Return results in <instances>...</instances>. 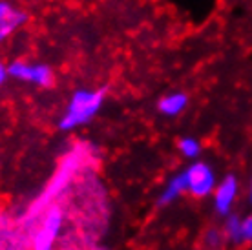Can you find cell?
Wrapping results in <instances>:
<instances>
[{
  "label": "cell",
  "instance_id": "6da1fadb",
  "mask_svg": "<svg viewBox=\"0 0 252 250\" xmlns=\"http://www.w3.org/2000/svg\"><path fill=\"white\" fill-rule=\"evenodd\" d=\"M92 159H94V146H90L88 143H77L75 146L61 159L57 172L51 177V181L48 183V187L44 188V192L33 201V205L30 207V210H28V221L33 223L37 218H40L46 208L50 207V205H53V203L71 187V183H73V179L77 177V174H79Z\"/></svg>",
  "mask_w": 252,
  "mask_h": 250
},
{
  "label": "cell",
  "instance_id": "7a4b0ae2",
  "mask_svg": "<svg viewBox=\"0 0 252 250\" xmlns=\"http://www.w3.org/2000/svg\"><path fill=\"white\" fill-rule=\"evenodd\" d=\"M106 90H77L71 95L63 117L59 119V130L71 131L94 119L102 108Z\"/></svg>",
  "mask_w": 252,
  "mask_h": 250
},
{
  "label": "cell",
  "instance_id": "3957f363",
  "mask_svg": "<svg viewBox=\"0 0 252 250\" xmlns=\"http://www.w3.org/2000/svg\"><path fill=\"white\" fill-rule=\"evenodd\" d=\"M64 226V210L53 203L46 208L32 234V250H53Z\"/></svg>",
  "mask_w": 252,
  "mask_h": 250
},
{
  "label": "cell",
  "instance_id": "277c9868",
  "mask_svg": "<svg viewBox=\"0 0 252 250\" xmlns=\"http://www.w3.org/2000/svg\"><path fill=\"white\" fill-rule=\"evenodd\" d=\"M187 175V185H189V194L197 199H205L210 194H214L218 179H216V172L205 161H194L189 164V168H185Z\"/></svg>",
  "mask_w": 252,
  "mask_h": 250
},
{
  "label": "cell",
  "instance_id": "5b68a950",
  "mask_svg": "<svg viewBox=\"0 0 252 250\" xmlns=\"http://www.w3.org/2000/svg\"><path fill=\"white\" fill-rule=\"evenodd\" d=\"M7 73L19 81L32 82L35 86L50 88L55 82V75L46 64H28L24 61H13L7 64Z\"/></svg>",
  "mask_w": 252,
  "mask_h": 250
},
{
  "label": "cell",
  "instance_id": "8992f818",
  "mask_svg": "<svg viewBox=\"0 0 252 250\" xmlns=\"http://www.w3.org/2000/svg\"><path fill=\"white\" fill-rule=\"evenodd\" d=\"M238 192H240V183L236 179V175H225L218 185H216L214 190V210L220 216H225L227 218L228 214L232 212V207L236 203V197H238Z\"/></svg>",
  "mask_w": 252,
  "mask_h": 250
},
{
  "label": "cell",
  "instance_id": "52a82bcc",
  "mask_svg": "<svg viewBox=\"0 0 252 250\" xmlns=\"http://www.w3.org/2000/svg\"><path fill=\"white\" fill-rule=\"evenodd\" d=\"M189 192V185H187V175H185V170L179 172V174L172 175L168 183L164 185V188L161 190V194L158 197V205L159 207H166V205H172L174 201H177L183 194Z\"/></svg>",
  "mask_w": 252,
  "mask_h": 250
},
{
  "label": "cell",
  "instance_id": "ba28073f",
  "mask_svg": "<svg viewBox=\"0 0 252 250\" xmlns=\"http://www.w3.org/2000/svg\"><path fill=\"white\" fill-rule=\"evenodd\" d=\"M189 104V97L183 92H174V94L164 95L163 99H159L158 110L166 117H176L183 112Z\"/></svg>",
  "mask_w": 252,
  "mask_h": 250
},
{
  "label": "cell",
  "instance_id": "9c48e42d",
  "mask_svg": "<svg viewBox=\"0 0 252 250\" xmlns=\"http://www.w3.org/2000/svg\"><path fill=\"white\" fill-rule=\"evenodd\" d=\"M28 20V15L20 9H11L9 15L6 17V20L0 24V40H6L9 35H13V31L20 28Z\"/></svg>",
  "mask_w": 252,
  "mask_h": 250
},
{
  "label": "cell",
  "instance_id": "30bf717a",
  "mask_svg": "<svg viewBox=\"0 0 252 250\" xmlns=\"http://www.w3.org/2000/svg\"><path fill=\"white\" fill-rule=\"evenodd\" d=\"M177 150H179V154H181L185 159L194 161V159H197V157L201 156L203 146L195 137H181L179 143H177Z\"/></svg>",
  "mask_w": 252,
  "mask_h": 250
},
{
  "label": "cell",
  "instance_id": "8fae6325",
  "mask_svg": "<svg viewBox=\"0 0 252 250\" xmlns=\"http://www.w3.org/2000/svg\"><path fill=\"white\" fill-rule=\"evenodd\" d=\"M223 234L232 243H243V239H241V218L234 216V214H228Z\"/></svg>",
  "mask_w": 252,
  "mask_h": 250
},
{
  "label": "cell",
  "instance_id": "7c38bea8",
  "mask_svg": "<svg viewBox=\"0 0 252 250\" xmlns=\"http://www.w3.org/2000/svg\"><path fill=\"white\" fill-rule=\"evenodd\" d=\"M241 239L243 243H251L252 241V214L241 219Z\"/></svg>",
  "mask_w": 252,
  "mask_h": 250
},
{
  "label": "cell",
  "instance_id": "4fadbf2b",
  "mask_svg": "<svg viewBox=\"0 0 252 250\" xmlns=\"http://www.w3.org/2000/svg\"><path fill=\"white\" fill-rule=\"evenodd\" d=\"M205 241H207L208 247H220V241H221V234L218 230H208L207 236H205Z\"/></svg>",
  "mask_w": 252,
  "mask_h": 250
},
{
  "label": "cell",
  "instance_id": "5bb4252c",
  "mask_svg": "<svg viewBox=\"0 0 252 250\" xmlns=\"http://www.w3.org/2000/svg\"><path fill=\"white\" fill-rule=\"evenodd\" d=\"M13 7L7 4V2H0V24L6 20V17L9 15V11H11Z\"/></svg>",
  "mask_w": 252,
  "mask_h": 250
},
{
  "label": "cell",
  "instance_id": "9a60e30c",
  "mask_svg": "<svg viewBox=\"0 0 252 250\" xmlns=\"http://www.w3.org/2000/svg\"><path fill=\"white\" fill-rule=\"evenodd\" d=\"M7 75H9V73H7V66L4 62H0V86L6 82Z\"/></svg>",
  "mask_w": 252,
  "mask_h": 250
},
{
  "label": "cell",
  "instance_id": "2e32d148",
  "mask_svg": "<svg viewBox=\"0 0 252 250\" xmlns=\"http://www.w3.org/2000/svg\"><path fill=\"white\" fill-rule=\"evenodd\" d=\"M249 195H251V201H252V179H251V190H249Z\"/></svg>",
  "mask_w": 252,
  "mask_h": 250
}]
</instances>
